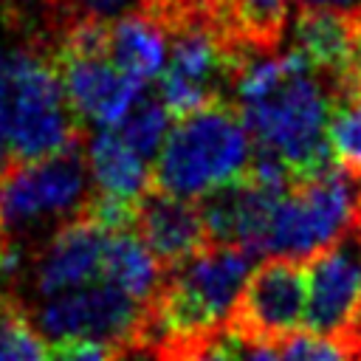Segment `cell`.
I'll use <instances>...</instances> for the list:
<instances>
[{
	"label": "cell",
	"mask_w": 361,
	"mask_h": 361,
	"mask_svg": "<svg viewBox=\"0 0 361 361\" xmlns=\"http://www.w3.org/2000/svg\"><path fill=\"white\" fill-rule=\"evenodd\" d=\"M333 104V82L313 71L299 54V62L274 90L234 107L251 133L254 149L282 161L299 183L336 166L327 141Z\"/></svg>",
	"instance_id": "1"
},
{
	"label": "cell",
	"mask_w": 361,
	"mask_h": 361,
	"mask_svg": "<svg viewBox=\"0 0 361 361\" xmlns=\"http://www.w3.org/2000/svg\"><path fill=\"white\" fill-rule=\"evenodd\" d=\"M251 164L254 141L240 110L234 102H214L172 124L155 158V186L164 195L197 203L243 180Z\"/></svg>",
	"instance_id": "2"
},
{
	"label": "cell",
	"mask_w": 361,
	"mask_h": 361,
	"mask_svg": "<svg viewBox=\"0 0 361 361\" xmlns=\"http://www.w3.org/2000/svg\"><path fill=\"white\" fill-rule=\"evenodd\" d=\"M90 206L93 183L79 144L48 158L14 161L0 172V243L25 251L31 240L45 243L85 217Z\"/></svg>",
	"instance_id": "3"
},
{
	"label": "cell",
	"mask_w": 361,
	"mask_h": 361,
	"mask_svg": "<svg viewBox=\"0 0 361 361\" xmlns=\"http://www.w3.org/2000/svg\"><path fill=\"white\" fill-rule=\"evenodd\" d=\"M0 99L14 161H37L79 144V121L68 107L54 56L17 48L0 59Z\"/></svg>",
	"instance_id": "4"
},
{
	"label": "cell",
	"mask_w": 361,
	"mask_h": 361,
	"mask_svg": "<svg viewBox=\"0 0 361 361\" xmlns=\"http://www.w3.org/2000/svg\"><path fill=\"white\" fill-rule=\"evenodd\" d=\"M361 223V180L338 166L299 180L276 206L265 240L268 259L310 262L338 245Z\"/></svg>",
	"instance_id": "5"
},
{
	"label": "cell",
	"mask_w": 361,
	"mask_h": 361,
	"mask_svg": "<svg viewBox=\"0 0 361 361\" xmlns=\"http://www.w3.org/2000/svg\"><path fill=\"white\" fill-rule=\"evenodd\" d=\"M169 62L158 79V99L178 118L214 102H228L237 62L248 45L237 42L214 14H192L169 23Z\"/></svg>",
	"instance_id": "6"
},
{
	"label": "cell",
	"mask_w": 361,
	"mask_h": 361,
	"mask_svg": "<svg viewBox=\"0 0 361 361\" xmlns=\"http://www.w3.org/2000/svg\"><path fill=\"white\" fill-rule=\"evenodd\" d=\"M28 316L54 344L102 341L118 347L141 333L147 307L99 279L87 288L34 302Z\"/></svg>",
	"instance_id": "7"
},
{
	"label": "cell",
	"mask_w": 361,
	"mask_h": 361,
	"mask_svg": "<svg viewBox=\"0 0 361 361\" xmlns=\"http://www.w3.org/2000/svg\"><path fill=\"white\" fill-rule=\"evenodd\" d=\"M54 62L62 79L68 107L79 124L113 130L144 99V85L121 73L110 62L107 51L56 48Z\"/></svg>",
	"instance_id": "8"
},
{
	"label": "cell",
	"mask_w": 361,
	"mask_h": 361,
	"mask_svg": "<svg viewBox=\"0 0 361 361\" xmlns=\"http://www.w3.org/2000/svg\"><path fill=\"white\" fill-rule=\"evenodd\" d=\"M307 313L310 333L330 338H355L361 333V234L353 231L330 251L307 262Z\"/></svg>",
	"instance_id": "9"
},
{
	"label": "cell",
	"mask_w": 361,
	"mask_h": 361,
	"mask_svg": "<svg viewBox=\"0 0 361 361\" xmlns=\"http://www.w3.org/2000/svg\"><path fill=\"white\" fill-rule=\"evenodd\" d=\"M307 313V271L293 259H265L254 268L228 327L262 338L285 341Z\"/></svg>",
	"instance_id": "10"
},
{
	"label": "cell",
	"mask_w": 361,
	"mask_h": 361,
	"mask_svg": "<svg viewBox=\"0 0 361 361\" xmlns=\"http://www.w3.org/2000/svg\"><path fill=\"white\" fill-rule=\"evenodd\" d=\"M107 234L110 231L90 214L51 234L42 243V248L31 257V268H28V282L37 302L99 282Z\"/></svg>",
	"instance_id": "11"
},
{
	"label": "cell",
	"mask_w": 361,
	"mask_h": 361,
	"mask_svg": "<svg viewBox=\"0 0 361 361\" xmlns=\"http://www.w3.org/2000/svg\"><path fill=\"white\" fill-rule=\"evenodd\" d=\"M133 228L169 271L183 265L212 243L200 203L180 200L164 192H149L138 203Z\"/></svg>",
	"instance_id": "12"
},
{
	"label": "cell",
	"mask_w": 361,
	"mask_h": 361,
	"mask_svg": "<svg viewBox=\"0 0 361 361\" xmlns=\"http://www.w3.org/2000/svg\"><path fill=\"white\" fill-rule=\"evenodd\" d=\"M93 200L135 212L138 203L152 192L155 169L152 161L138 155L118 130H96L85 149Z\"/></svg>",
	"instance_id": "13"
},
{
	"label": "cell",
	"mask_w": 361,
	"mask_h": 361,
	"mask_svg": "<svg viewBox=\"0 0 361 361\" xmlns=\"http://www.w3.org/2000/svg\"><path fill=\"white\" fill-rule=\"evenodd\" d=\"M169 25L149 11L130 14L113 23L107 31L110 62L144 87L164 76L169 62Z\"/></svg>",
	"instance_id": "14"
},
{
	"label": "cell",
	"mask_w": 361,
	"mask_h": 361,
	"mask_svg": "<svg viewBox=\"0 0 361 361\" xmlns=\"http://www.w3.org/2000/svg\"><path fill=\"white\" fill-rule=\"evenodd\" d=\"M164 279H166L164 265L149 251V245L138 237L135 228H118L107 234L102 282L113 285L116 290H121L124 296L147 307L158 296Z\"/></svg>",
	"instance_id": "15"
},
{
	"label": "cell",
	"mask_w": 361,
	"mask_h": 361,
	"mask_svg": "<svg viewBox=\"0 0 361 361\" xmlns=\"http://www.w3.org/2000/svg\"><path fill=\"white\" fill-rule=\"evenodd\" d=\"M290 0H220L217 23L248 48H279Z\"/></svg>",
	"instance_id": "16"
},
{
	"label": "cell",
	"mask_w": 361,
	"mask_h": 361,
	"mask_svg": "<svg viewBox=\"0 0 361 361\" xmlns=\"http://www.w3.org/2000/svg\"><path fill=\"white\" fill-rule=\"evenodd\" d=\"M327 141L333 164L350 178L361 180V85L336 96Z\"/></svg>",
	"instance_id": "17"
},
{
	"label": "cell",
	"mask_w": 361,
	"mask_h": 361,
	"mask_svg": "<svg viewBox=\"0 0 361 361\" xmlns=\"http://www.w3.org/2000/svg\"><path fill=\"white\" fill-rule=\"evenodd\" d=\"M0 361H54L45 336L14 296L0 299Z\"/></svg>",
	"instance_id": "18"
},
{
	"label": "cell",
	"mask_w": 361,
	"mask_h": 361,
	"mask_svg": "<svg viewBox=\"0 0 361 361\" xmlns=\"http://www.w3.org/2000/svg\"><path fill=\"white\" fill-rule=\"evenodd\" d=\"M172 124L175 121H172V113L166 110V104L158 96H144L130 110V116L118 127H113V130H118V135L138 155L152 161V158L161 155V149H164V144H166V138L172 133Z\"/></svg>",
	"instance_id": "19"
},
{
	"label": "cell",
	"mask_w": 361,
	"mask_h": 361,
	"mask_svg": "<svg viewBox=\"0 0 361 361\" xmlns=\"http://www.w3.org/2000/svg\"><path fill=\"white\" fill-rule=\"evenodd\" d=\"M62 28L71 25H113L130 14L149 8V0H48Z\"/></svg>",
	"instance_id": "20"
},
{
	"label": "cell",
	"mask_w": 361,
	"mask_h": 361,
	"mask_svg": "<svg viewBox=\"0 0 361 361\" xmlns=\"http://www.w3.org/2000/svg\"><path fill=\"white\" fill-rule=\"evenodd\" d=\"M282 361H353V347L344 338L319 333H293L279 347Z\"/></svg>",
	"instance_id": "21"
},
{
	"label": "cell",
	"mask_w": 361,
	"mask_h": 361,
	"mask_svg": "<svg viewBox=\"0 0 361 361\" xmlns=\"http://www.w3.org/2000/svg\"><path fill=\"white\" fill-rule=\"evenodd\" d=\"M178 353H180V361H237V350L228 327L183 341L178 344Z\"/></svg>",
	"instance_id": "22"
},
{
	"label": "cell",
	"mask_w": 361,
	"mask_h": 361,
	"mask_svg": "<svg viewBox=\"0 0 361 361\" xmlns=\"http://www.w3.org/2000/svg\"><path fill=\"white\" fill-rule=\"evenodd\" d=\"M299 14H324L353 25L361 34V0H293Z\"/></svg>",
	"instance_id": "23"
},
{
	"label": "cell",
	"mask_w": 361,
	"mask_h": 361,
	"mask_svg": "<svg viewBox=\"0 0 361 361\" xmlns=\"http://www.w3.org/2000/svg\"><path fill=\"white\" fill-rule=\"evenodd\" d=\"M116 361H180V353H178V347L135 336L116 347Z\"/></svg>",
	"instance_id": "24"
},
{
	"label": "cell",
	"mask_w": 361,
	"mask_h": 361,
	"mask_svg": "<svg viewBox=\"0 0 361 361\" xmlns=\"http://www.w3.org/2000/svg\"><path fill=\"white\" fill-rule=\"evenodd\" d=\"M54 361H116V347L102 341H71L56 344Z\"/></svg>",
	"instance_id": "25"
},
{
	"label": "cell",
	"mask_w": 361,
	"mask_h": 361,
	"mask_svg": "<svg viewBox=\"0 0 361 361\" xmlns=\"http://www.w3.org/2000/svg\"><path fill=\"white\" fill-rule=\"evenodd\" d=\"M231 330V338H234V350H237V361H282V353L274 347V341H262V338H254V336H245L234 327Z\"/></svg>",
	"instance_id": "26"
},
{
	"label": "cell",
	"mask_w": 361,
	"mask_h": 361,
	"mask_svg": "<svg viewBox=\"0 0 361 361\" xmlns=\"http://www.w3.org/2000/svg\"><path fill=\"white\" fill-rule=\"evenodd\" d=\"M11 164H14V155H11V141H8V118H6L3 99H0V172L8 169Z\"/></svg>",
	"instance_id": "27"
},
{
	"label": "cell",
	"mask_w": 361,
	"mask_h": 361,
	"mask_svg": "<svg viewBox=\"0 0 361 361\" xmlns=\"http://www.w3.org/2000/svg\"><path fill=\"white\" fill-rule=\"evenodd\" d=\"M8 3H20L23 6V3H31V0H8Z\"/></svg>",
	"instance_id": "28"
},
{
	"label": "cell",
	"mask_w": 361,
	"mask_h": 361,
	"mask_svg": "<svg viewBox=\"0 0 361 361\" xmlns=\"http://www.w3.org/2000/svg\"><path fill=\"white\" fill-rule=\"evenodd\" d=\"M0 282H3V279H0Z\"/></svg>",
	"instance_id": "29"
}]
</instances>
